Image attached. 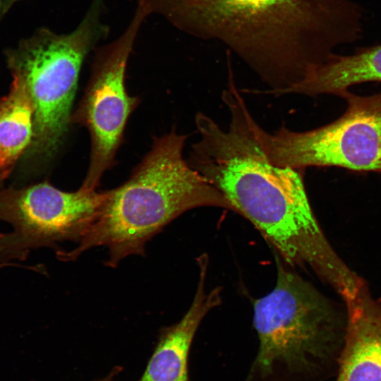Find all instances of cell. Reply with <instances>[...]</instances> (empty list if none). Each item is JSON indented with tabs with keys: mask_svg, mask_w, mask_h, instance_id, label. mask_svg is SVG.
I'll return each instance as SVG.
<instances>
[{
	"mask_svg": "<svg viewBox=\"0 0 381 381\" xmlns=\"http://www.w3.org/2000/svg\"><path fill=\"white\" fill-rule=\"evenodd\" d=\"M222 99L230 114L227 128L196 114L199 138L188 163L258 229L284 262L308 266L333 288L344 285L352 271L322 233L299 169L269 161L236 87L226 90Z\"/></svg>",
	"mask_w": 381,
	"mask_h": 381,
	"instance_id": "obj_1",
	"label": "cell"
},
{
	"mask_svg": "<svg viewBox=\"0 0 381 381\" xmlns=\"http://www.w3.org/2000/svg\"><path fill=\"white\" fill-rule=\"evenodd\" d=\"M177 29L232 49L272 88L284 92L350 41L347 0H137Z\"/></svg>",
	"mask_w": 381,
	"mask_h": 381,
	"instance_id": "obj_2",
	"label": "cell"
},
{
	"mask_svg": "<svg viewBox=\"0 0 381 381\" xmlns=\"http://www.w3.org/2000/svg\"><path fill=\"white\" fill-rule=\"evenodd\" d=\"M186 138L174 130L155 138L127 181L107 191L97 219L78 246L59 251V258L73 261L91 248L106 246L105 265L116 267L128 255H144L147 242L188 210H232L224 195L184 159Z\"/></svg>",
	"mask_w": 381,
	"mask_h": 381,
	"instance_id": "obj_3",
	"label": "cell"
},
{
	"mask_svg": "<svg viewBox=\"0 0 381 381\" xmlns=\"http://www.w3.org/2000/svg\"><path fill=\"white\" fill-rule=\"evenodd\" d=\"M258 352L246 381H297L333 358L334 322L325 298L277 260L274 289L253 303Z\"/></svg>",
	"mask_w": 381,
	"mask_h": 381,
	"instance_id": "obj_4",
	"label": "cell"
},
{
	"mask_svg": "<svg viewBox=\"0 0 381 381\" xmlns=\"http://www.w3.org/2000/svg\"><path fill=\"white\" fill-rule=\"evenodd\" d=\"M104 0H92L78 25L59 34L41 28L8 53L13 77L26 87L34 109L33 149L53 154L71 123V108L86 56L109 34Z\"/></svg>",
	"mask_w": 381,
	"mask_h": 381,
	"instance_id": "obj_5",
	"label": "cell"
},
{
	"mask_svg": "<svg viewBox=\"0 0 381 381\" xmlns=\"http://www.w3.org/2000/svg\"><path fill=\"white\" fill-rule=\"evenodd\" d=\"M347 103L335 121L296 132L282 126L266 131L252 116L253 134L269 161L280 167H337L381 174V92L360 96L349 90L339 95Z\"/></svg>",
	"mask_w": 381,
	"mask_h": 381,
	"instance_id": "obj_6",
	"label": "cell"
},
{
	"mask_svg": "<svg viewBox=\"0 0 381 381\" xmlns=\"http://www.w3.org/2000/svg\"><path fill=\"white\" fill-rule=\"evenodd\" d=\"M150 15L138 3L123 32L111 42L96 47L83 97L71 116V123L88 130L90 159L81 188L95 190L104 173L113 164L127 121L139 99L128 94L125 75L141 27Z\"/></svg>",
	"mask_w": 381,
	"mask_h": 381,
	"instance_id": "obj_7",
	"label": "cell"
},
{
	"mask_svg": "<svg viewBox=\"0 0 381 381\" xmlns=\"http://www.w3.org/2000/svg\"><path fill=\"white\" fill-rule=\"evenodd\" d=\"M107 191L59 190L49 183L32 186L21 193L17 214L27 236L36 244L79 243L97 219Z\"/></svg>",
	"mask_w": 381,
	"mask_h": 381,
	"instance_id": "obj_8",
	"label": "cell"
},
{
	"mask_svg": "<svg viewBox=\"0 0 381 381\" xmlns=\"http://www.w3.org/2000/svg\"><path fill=\"white\" fill-rule=\"evenodd\" d=\"M200 275L193 301L176 324L162 329L138 381H189L188 362L194 336L205 316L221 303V289H205L207 259L200 257Z\"/></svg>",
	"mask_w": 381,
	"mask_h": 381,
	"instance_id": "obj_9",
	"label": "cell"
},
{
	"mask_svg": "<svg viewBox=\"0 0 381 381\" xmlns=\"http://www.w3.org/2000/svg\"><path fill=\"white\" fill-rule=\"evenodd\" d=\"M346 303L348 321L337 381H381V302L364 283Z\"/></svg>",
	"mask_w": 381,
	"mask_h": 381,
	"instance_id": "obj_10",
	"label": "cell"
},
{
	"mask_svg": "<svg viewBox=\"0 0 381 381\" xmlns=\"http://www.w3.org/2000/svg\"><path fill=\"white\" fill-rule=\"evenodd\" d=\"M373 81L381 82V44L364 48L351 55L332 54L310 68L286 94L339 96L353 85Z\"/></svg>",
	"mask_w": 381,
	"mask_h": 381,
	"instance_id": "obj_11",
	"label": "cell"
},
{
	"mask_svg": "<svg viewBox=\"0 0 381 381\" xmlns=\"http://www.w3.org/2000/svg\"><path fill=\"white\" fill-rule=\"evenodd\" d=\"M34 114L26 87L13 77L8 93L0 99V173L7 171L32 144Z\"/></svg>",
	"mask_w": 381,
	"mask_h": 381,
	"instance_id": "obj_12",
	"label": "cell"
},
{
	"mask_svg": "<svg viewBox=\"0 0 381 381\" xmlns=\"http://www.w3.org/2000/svg\"><path fill=\"white\" fill-rule=\"evenodd\" d=\"M121 371V367H114L111 372L107 375L105 377L97 379L95 381H117L116 377L119 373Z\"/></svg>",
	"mask_w": 381,
	"mask_h": 381,
	"instance_id": "obj_13",
	"label": "cell"
}]
</instances>
